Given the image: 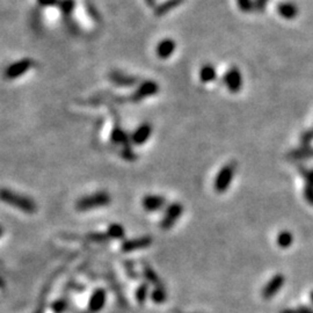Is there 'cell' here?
Listing matches in <instances>:
<instances>
[{
	"mask_svg": "<svg viewBox=\"0 0 313 313\" xmlns=\"http://www.w3.org/2000/svg\"><path fill=\"white\" fill-rule=\"evenodd\" d=\"M121 156L127 162H135L137 159V154L135 153V151L132 150V147L129 145V146H124L123 150L121 151Z\"/></svg>",
	"mask_w": 313,
	"mask_h": 313,
	"instance_id": "d4e9b609",
	"label": "cell"
},
{
	"mask_svg": "<svg viewBox=\"0 0 313 313\" xmlns=\"http://www.w3.org/2000/svg\"><path fill=\"white\" fill-rule=\"evenodd\" d=\"M107 236H108L109 239H123L125 236L124 227L117 223L110 224L108 230H107Z\"/></svg>",
	"mask_w": 313,
	"mask_h": 313,
	"instance_id": "ffe728a7",
	"label": "cell"
},
{
	"mask_svg": "<svg viewBox=\"0 0 313 313\" xmlns=\"http://www.w3.org/2000/svg\"><path fill=\"white\" fill-rule=\"evenodd\" d=\"M0 201L11 205V207L17 208L22 212L28 213V215H32V213L37 211V204L33 198L22 195V194L9 188H0Z\"/></svg>",
	"mask_w": 313,
	"mask_h": 313,
	"instance_id": "6da1fadb",
	"label": "cell"
},
{
	"mask_svg": "<svg viewBox=\"0 0 313 313\" xmlns=\"http://www.w3.org/2000/svg\"><path fill=\"white\" fill-rule=\"evenodd\" d=\"M268 3V0H255V9L257 10H263Z\"/></svg>",
	"mask_w": 313,
	"mask_h": 313,
	"instance_id": "4dcf8cb0",
	"label": "cell"
},
{
	"mask_svg": "<svg viewBox=\"0 0 313 313\" xmlns=\"http://www.w3.org/2000/svg\"><path fill=\"white\" fill-rule=\"evenodd\" d=\"M60 0H37L39 5L42 7H48V6H58Z\"/></svg>",
	"mask_w": 313,
	"mask_h": 313,
	"instance_id": "f546056e",
	"label": "cell"
},
{
	"mask_svg": "<svg viewBox=\"0 0 313 313\" xmlns=\"http://www.w3.org/2000/svg\"><path fill=\"white\" fill-rule=\"evenodd\" d=\"M276 244L280 248L287 250L293 244V234L290 231H282L276 237Z\"/></svg>",
	"mask_w": 313,
	"mask_h": 313,
	"instance_id": "d6986e66",
	"label": "cell"
},
{
	"mask_svg": "<svg viewBox=\"0 0 313 313\" xmlns=\"http://www.w3.org/2000/svg\"><path fill=\"white\" fill-rule=\"evenodd\" d=\"M108 78L113 84H115L117 86H123V87H131L135 86L138 83V78L133 77V75L123 73L121 71H112L108 74Z\"/></svg>",
	"mask_w": 313,
	"mask_h": 313,
	"instance_id": "30bf717a",
	"label": "cell"
},
{
	"mask_svg": "<svg viewBox=\"0 0 313 313\" xmlns=\"http://www.w3.org/2000/svg\"><path fill=\"white\" fill-rule=\"evenodd\" d=\"M143 208L147 212H156L160 211L166 205V198L162 195H146L144 196L142 201Z\"/></svg>",
	"mask_w": 313,
	"mask_h": 313,
	"instance_id": "7c38bea8",
	"label": "cell"
},
{
	"mask_svg": "<svg viewBox=\"0 0 313 313\" xmlns=\"http://www.w3.org/2000/svg\"><path fill=\"white\" fill-rule=\"evenodd\" d=\"M33 65H34L33 59L25 58V59L18 60V62H15L7 66V68L5 70V78L9 80H14L19 77H21V75L27 73V72L33 67Z\"/></svg>",
	"mask_w": 313,
	"mask_h": 313,
	"instance_id": "8992f818",
	"label": "cell"
},
{
	"mask_svg": "<svg viewBox=\"0 0 313 313\" xmlns=\"http://www.w3.org/2000/svg\"><path fill=\"white\" fill-rule=\"evenodd\" d=\"M183 0H166V2L160 4V5L155 6V15L156 17H163V15L167 14L171 11L177 9L178 6H180Z\"/></svg>",
	"mask_w": 313,
	"mask_h": 313,
	"instance_id": "2e32d148",
	"label": "cell"
},
{
	"mask_svg": "<svg viewBox=\"0 0 313 313\" xmlns=\"http://www.w3.org/2000/svg\"><path fill=\"white\" fill-rule=\"evenodd\" d=\"M311 299L313 300V291H312V293H311Z\"/></svg>",
	"mask_w": 313,
	"mask_h": 313,
	"instance_id": "e575fe53",
	"label": "cell"
},
{
	"mask_svg": "<svg viewBox=\"0 0 313 313\" xmlns=\"http://www.w3.org/2000/svg\"><path fill=\"white\" fill-rule=\"evenodd\" d=\"M87 238H89L90 240H92V242H95V243H102V242H106V240H108V236H107V233H101V232H95V233H90L89 236H87Z\"/></svg>",
	"mask_w": 313,
	"mask_h": 313,
	"instance_id": "4316f807",
	"label": "cell"
},
{
	"mask_svg": "<svg viewBox=\"0 0 313 313\" xmlns=\"http://www.w3.org/2000/svg\"><path fill=\"white\" fill-rule=\"evenodd\" d=\"M175 48H177V44H175L174 40L165 39V40L160 41L158 45H156L155 53L160 59H167L173 55L175 51Z\"/></svg>",
	"mask_w": 313,
	"mask_h": 313,
	"instance_id": "5bb4252c",
	"label": "cell"
},
{
	"mask_svg": "<svg viewBox=\"0 0 313 313\" xmlns=\"http://www.w3.org/2000/svg\"><path fill=\"white\" fill-rule=\"evenodd\" d=\"M236 172H237L236 162H230L219 170L218 174H217V177L215 178V181H213V189H215L216 193L223 194L226 192L228 187L231 186L232 180H233Z\"/></svg>",
	"mask_w": 313,
	"mask_h": 313,
	"instance_id": "3957f363",
	"label": "cell"
},
{
	"mask_svg": "<svg viewBox=\"0 0 313 313\" xmlns=\"http://www.w3.org/2000/svg\"><path fill=\"white\" fill-rule=\"evenodd\" d=\"M112 140L115 144L123 145V146H129L131 144V136H129L127 131H124L121 128H115L112 132Z\"/></svg>",
	"mask_w": 313,
	"mask_h": 313,
	"instance_id": "e0dca14e",
	"label": "cell"
},
{
	"mask_svg": "<svg viewBox=\"0 0 313 313\" xmlns=\"http://www.w3.org/2000/svg\"><path fill=\"white\" fill-rule=\"evenodd\" d=\"M147 293H148V285L146 283L140 284L138 289H137V291H136L137 301H138L139 304H144V301L147 297Z\"/></svg>",
	"mask_w": 313,
	"mask_h": 313,
	"instance_id": "cb8c5ba5",
	"label": "cell"
},
{
	"mask_svg": "<svg viewBox=\"0 0 313 313\" xmlns=\"http://www.w3.org/2000/svg\"><path fill=\"white\" fill-rule=\"evenodd\" d=\"M148 7H155V0H145Z\"/></svg>",
	"mask_w": 313,
	"mask_h": 313,
	"instance_id": "d6a6232c",
	"label": "cell"
},
{
	"mask_svg": "<svg viewBox=\"0 0 313 313\" xmlns=\"http://www.w3.org/2000/svg\"><path fill=\"white\" fill-rule=\"evenodd\" d=\"M152 243H153V239H152L151 236H143L139 237V238L125 240V242H123V244H122L121 250L123 252L145 250V248L150 247L152 245Z\"/></svg>",
	"mask_w": 313,
	"mask_h": 313,
	"instance_id": "ba28073f",
	"label": "cell"
},
{
	"mask_svg": "<svg viewBox=\"0 0 313 313\" xmlns=\"http://www.w3.org/2000/svg\"><path fill=\"white\" fill-rule=\"evenodd\" d=\"M304 198L308 204L313 207V186L305 185V187H304Z\"/></svg>",
	"mask_w": 313,
	"mask_h": 313,
	"instance_id": "f1b7e54d",
	"label": "cell"
},
{
	"mask_svg": "<svg viewBox=\"0 0 313 313\" xmlns=\"http://www.w3.org/2000/svg\"><path fill=\"white\" fill-rule=\"evenodd\" d=\"M237 3L243 12H251L255 7V4L252 0H237Z\"/></svg>",
	"mask_w": 313,
	"mask_h": 313,
	"instance_id": "484cf974",
	"label": "cell"
},
{
	"mask_svg": "<svg viewBox=\"0 0 313 313\" xmlns=\"http://www.w3.org/2000/svg\"><path fill=\"white\" fill-rule=\"evenodd\" d=\"M151 298L156 304L164 303V301L166 300V292H165V289L163 288V285H160V287H156L153 291H152Z\"/></svg>",
	"mask_w": 313,
	"mask_h": 313,
	"instance_id": "603a6c76",
	"label": "cell"
},
{
	"mask_svg": "<svg viewBox=\"0 0 313 313\" xmlns=\"http://www.w3.org/2000/svg\"><path fill=\"white\" fill-rule=\"evenodd\" d=\"M159 92V85L153 80H145L140 83L138 89H137L130 97L132 102H140L145 100L148 97H153Z\"/></svg>",
	"mask_w": 313,
	"mask_h": 313,
	"instance_id": "5b68a950",
	"label": "cell"
},
{
	"mask_svg": "<svg viewBox=\"0 0 313 313\" xmlns=\"http://www.w3.org/2000/svg\"><path fill=\"white\" fill-rule=\"evenodd\" d=\"M285 277L284 275L282 274H276L274 277H272L269 280L268 283L265 285V288L262 289V297L265 299H269L274 297L278 292V290L282 289V287L284 285Z\"/></svg>",
	"mask_w": 313,
	"mask_h": 313,
	"instance_id": "9c48e42d",
	"label": "cell"
},
{
	"mask_svg": "<svg viewBox=\"0 0 313 313\" xmlns=\"http://www.w3.org/2000/svg\"><path fill=\"white\" fill-rule=\"evenodd\" d=\"M143 273H144V276L146 280L150 282V283L156 285V287H160L162 285V281H160V278L158 275H156V273L153 270V268L147 265H144L143 267Z\"/></svg>",
	"mask_w": 313,
	"mask_h": 313,
	"instance_id": "44dd1931",
	"label": "cell"
},
{
	"mask_svg": "<svg viewBox=\"0 0 313 313\" xmlns=\"http://www.w3.org/2000/svg\"><path fill=\"white\" fill-rule=\"evenodd\" d=\"M110 202H112L110 194L106 190H101V192L80 197L75 203V208L78 211H91L97 208L107 207L110 204Z\"/></svg>",
	"mask_w": 313,
	"mask_h": 313,
	"instance_id": "7a4b0ae2",
	"label": "cell"
},
{
	"mask_svg": "<svg viewBox=\"0 0 313 313\" xmlns=\"http://www.w3.org/2000/svg\"><path fill=\"white\" fill-rule=\"evenodd\" d=\"M277 12L283 19L292 20V19H295L297 15H298V9H297V6L293 3L284 2L278 4Z\"/></svg>",
	"mask_w": 313,
	"mask_h": 313,
	"instance_id": "9a60e30c",
	"label": "cell"
},
{
	"mask_svg": "<svg viewBox=\"0 0 313 313\" xmlns=\"http://www.w3.org/2000/svg\"><path fill=\"white\" fill-rule=\"evenodd\" d=\"M3 233H4V228H3L2 226H0V237L3 236Z\"/></svg>",
	"mask_w": 313,
	"mask_h": 313,
	"instance_id": "836d02e7",
	"label": "cell"
},
{
	"mask_svg": "<svg viewBox=\"0 0 313 313\" xmlns=\"http://www.w3.org/2000/svg\"><path fill=\"white\" fill-rule=\"evenodd\" d=\"M152 131H153V129H152V125L150 123H147V122L142 123L135 131L132 132L131 143L135 145L145 144L151 137Z\"/></svg>",
	"mask_w": 313,
	"mask_h": 313,
	"instance_id": "8fae6325",
	"label": "cell"
},
{
	"mask_svg": "<svg viewBox=\"0 0 313 313\" xmlns=\"http://www.w3.org/2000/svg\"><path fill=\"white\" fill-rule=\"evenodd\" d=\"M182 213H183V205L181 203H179V202L171 203L169 207H167L165 215H164L162 222H160V227H162L164 231L171 230V228L174 226V224L178 222L179 218L182 216Z\"/></svg>",
	"mask_w": 313,
	"mask_h": 313,
	"instance_id": "277c9868",
	"label": "cell"
},
{
	"mask_svg": "<svg viewBox=\"0 0 313 313\" xmlns=\"http://www.w3.org/2000/svg\"><path fill=\"white\" fill-rule=\"evenodd\" d=\"M300 174L308 186H313V170L300 169Z\"/></svg>",
	"mask_w": 313,
	"mask_h": 313,
	"instance_id": "83f0119b",
	"label": "cell"
},
{
	"mask_svg": "<svg viewBox=\"0 0 313 313\" xmlns=\"http://www.w3.org/2000/svg\"><path fill=\"white\" fill-rule=\"evenodd\" d=\"M282 313H313V311L307 308H299V310H285Z\"/></svg>",
	"mask_w": 313,
	"mask_h": 313,
	"instance_id": "1f68e13d",
	"label": "cell"
},
{
	"mask_svg": "<svg viewBox=\"0 0 313 313\" xmlns=\"http://www.w3.org/2000/svg\"><path fill=\"white\" fill-rule=\"evenodd\" d=\"M74 6H75L74 0H60L58 4L60 12L63 13L64 18H67V19H70L71 13L73 12V10H74Z\"/></svg>",
	"mask_w": 313,
	"mask_h": 313,
	"instance_id": "7402d4cb",
	"label": "cell"
},
{
	"mask_svg": "<svg viewBox=\"0 0 313 313\" xmlns=\"http://www.w3.org/2000/svg\"><path fill=\"white\" fill-rule=\"evenodd\" d=\"M107 293L104 289H97L92 293L90 301H89V311L97 313L100 312L104 308L106 304Z\"/></svg>",
	"mask_w": 313,
	"mask_h": 313,
	"instance_id": "4fadbf2b",
	"label": "cell"
},
{
	"mask_svg": "<svg viewBox=\"0 0 313 313\" xmlns=\"http://www.w3.org/2000/svg\"><path fill=\"white\" fill-rule=\"evenodd\" d=\"M224 84L231 93H238L243 87V75L238 67H231L224 74Z\"/></svg>",
	"mask_w": 313,
	"mask_h": 313,
	"instance_id": "52a82bcc",
	"label": "cell"
},
{
	"mask_svg": "<svg viewBox=\"0 0 313 313\" xmlns=\"http://www.w3.org/2000/svg\"><path fill=\"white\" fill-rule=\"evenodd\" d=\"M217 78V71L211 64H205L201 67L200 71V79L203 84L212 83Z\"/></svg>",
	"mask_w": 313,
	"mask_h": 313,
	"instance_id": "ac0fdd59",
	"label": "cell"
}]
</instances>
